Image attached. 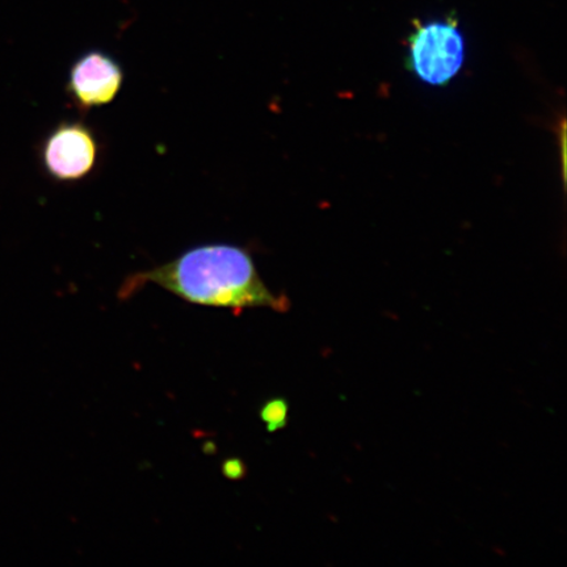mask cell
Here are the masks:
<instances>
[{"label":"cell","mask_w":567,"mask_h":567,"mask_svg":"<svg viewBox=\"0 0 567 567\" xmlns=\"http://www.w3.org/2000/svg\"><path fill=\"white\" fill-rule=\"evenodd\" d=\"M124 70L103 51L83 53L71 65L66 91L81 112L111 104L124 86Z\"/></svg>","instance_id":"4"},{"label":"cell","mask_w":567,"mask_h":567,"mask_svg":"<svg viewBox=\"0 0 567 567\" xmlns=\"http://www.w3.org/2000/svg\"><path fill=\"white\" fill-rule=\"evenodd\" d=\"M145 284H155L189 303L240 311L269 308L288 311L286 295H275L261 280L251 254L234 245L189 248L168 264L130 276L118 290L127 299Z\"/></svg>","instance_id":"1"},{"label":"cell","mask_w":567,"mask_h":567,"mask_svg":"<svg viewBox=\"0 0 567 567\" xmlns=\"http://www.w3.org/2000/svg\"><path fill=\"white\" fill-rule=\"evenodd\" d=\"M269 432L286 427L288 421V403L281 399L266 403L260 413Z\"/></svg>","instance_id":"5"},{"label":"cell","mask_w":567,"mask_h":567,"mask_svg":"<svg viewBox=\"0 0 567 567\" xmlns=\"http://www.w3.org/2000/svg\"><path fill=\"white\" fill-rule=\"evenodd\" d=\"M244 464L237 460L226 461L224 465V474L229 478L236 480L243 477Z\"/></svg>","instance_id":"6"},{"label":"cell","mask_w":567,"mask_h":567,"mask_svg":"<svg viewBox=\"0 0 567 567\" xmlns=\"http://www.w3.org/2000/svg\"><path fill=\"white\" fill-rule=\"evenodd\" d=\"M406 66L417 80L444 87L463 70L466 44L457 20L416 21L408 41Z\"/></svg>","instance_id":"2"},{"label":"cell","mask_w":567,"mask_h":567,"mask_svg":"<svg viewBox=\"0 0 567 567\" xmlns=\"http://www.w3.org/2000/svg\"><path fill=\"white\" fill-rule=\"evenodd\" d=\"M42 167L52 179L78 182L94 172L99 159V142L94 131L83 122H62L42 141Z\"/></svg>","instance_id":"3"}]
</instances>
